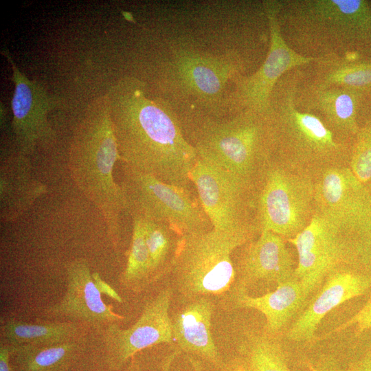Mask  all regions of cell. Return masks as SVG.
Returning <instances> with one entry per match:
<instances>
[{
  "label": "cell",
  "instance_id": "f1b7e54d",
  "mask_svg": "<svg viewBox=\"0 0 371 371\" xmlns=\"http://www.w3.org/2000/svg\"><path fill=\"white\" fill-rule=\"evenodd\" d=\"M348 166L371 196V120L355 138Z\"/></svg>",
  "mask_w": 371,
  "mask_h": 371
},
{
  "label": "cell",
  "instance_id": "ba28073f",
  "mask_svg": "<svg viewBox=\"0 0 371 371\" xmlns=\"http://www.w3.org/2000/svg\"><path fill=\"white\" fill-rule=\"evenodd\" d=\"M262 231L284 239L297 236L315 215L314 179L273 160L259 188Z\"/></svg>",
  "mask_w": 371,
  "mask_h": 371
},
{
  "label": "cell",
  "instance_id": "8d00e7d4",
  "mask_svg": "<svg viewBox=\"0 0 371 371\" xmlns=\"http://www.w3.org/2000/svg\"><path fill=\"white\" fill-rule=\"evenodd\" d=\"M311 370L312 371H347L330 361L324 362L316 367H312Z\"/></svg>",
  "mask_w": 371,
  "mask_h": 371
},
{
  "label": "cell",
  "instance_id": "f546056e",
  "mask_svg": "<svg viewBox=\"0 0 371 371\" xmlns=\"http://www.w3.org/2000/svg\"><path fill=\"white\" fill-rule=\"evenodd\" d=\"M352 265L355 268L371 275V218L350 234Z\"/></svg>",
  "mask_w": 371,
  "mask_h": 371
},
{
  "label": "cell",
  "instance_id": "7c38bea8",
  "mask_svg": "<svg viewBox=\"0 0 371 371\" xmlns=\"http://www.w3.org/2000/svg\"><path fill=\"white\" fill-rule=\"evenodd\" d=\"M350 234L315 214L310 225L286 241L297 252L295 271L305 297L316 289L326 276L341 265H352Z\"/></svg>",
  "mask_w": 371,
  "mask_h": 371
},
{
  "label": "cell",
  "instance_id": "d6a6232c",
  "mask_svg": "<svg viewBox=\"0 0 371 371\" xmlns=\"http://www.w3.org/2000/svg\"><path fill=\"white\" fill-rule=\"evenodd\" d=\"M347 371H371V346L361 357L350 364Z\"/></svg>",
  "mask_w": 371,
  "mask_h": 371
},
{
  "label": "cell",
  "instance_id": "e575fe53",
  "mask_svg": "<svg viewBox=\"0 0 371 371\" xmlns=\"http://www.w3.org/2000/svg\"><path fill=\"white\" fill-rule=\"evenodd\" d=\"M10 351L7 344L1 342L0 346V371H11L10 363Z\"/></svg>",
  "mask_w": 371,
  "mask_h": 371
},
{
  "label": "cell",
  "instance_id": "6da1fadb",
  "mask_svg": "<svg viewBox=\"0 0 371 371\" xmlns=\"http://www.w3.org/2000/svg\"><path fill=\"white\" fill-rule=\"evenodd\" d=\"M120 159L156 179L189 191L199 156L172 106L146 95L144 83L124 78L108 96Z\"/></svg>",
  "mask_w": 371,
  "mask_h": 371
},
{
  "label": "cell",
  "instance_id": "cb8c5ba5",
  "mask_svg": "<svg viewBox=\"0 0 371 371\" xmlns=\"http://www.w3.org/2000/svg\"><path fill=\"white\" fill-rule=\"evenodd\" d=\"M78 326L71 321L28 323L14 318L1 322V335L8 346L52 345L76 339Z\"/></svg>",
  "mask_w": 371,
  "mask_h": 371
},
{
  "label": "cell",
  "instance_id": "484cf974",
  "mask_svg": "<svg viewBox=\"0 0 371 371\" xmlns=\"http://www.w3.org/2000/svg\"><path fill=\"white\" fill-rule=\"evenodd\" d=\"M239 352L253 371H291L277 336L265 330L247 332Z\"/></svg>",
  "mask_w": 371,
  "mask_h": 371
},
{
  "label": "cell",
  "instance_id": "5bb4252c",
  "mask_svg": "<svg viewBox=\"0 0 371 371\" xmlns=\"http://www.w3.org/2000/svg\"><path fill=\"white\" fill-rule=\"evenodd\" d=\"M3 52L10 63L14 83L12 126L17 151L29 155L38 146H47L54 140L47 113L55 102L41 85L21 73L8 52Z\"/></svg>",
  "mask_w": 371,
  "mask_h": 371
},
{
  "label": "cell",
  "instance_id": "603a6c76",
  "mask_svg": "<svg viewBox=\"0 0 371 371\" xmlns=\"http://www.w3.org/2000/svg\"><path fill=\"white\" fill-rule=\"evenodd\" d=\"M359 95L358 91L337 87H318L316 93L327 126L339 137L352 142L360 128L357 120Z\"/></svg>",
  "mask_w": 371,
  "mask_h": 371
},
{
  "label": "cell",
  "instance_id": "7402d4cb",
  "mask_svg": "<svg viewBox=\"0 0 371 371\" xmlns=\"http://www.w3.org/2000/svg\"><path fill=\"white\" fill-rule=\"evenodd\" d=\"M9 347L11 371H82L85 346L76 339L52 345Z\"/></svg>",
  "mask_w": 371,
  "mask_h": 371
},
{
  "label": "cell",
  "instance_id": "4fadbf2b",
  "mask_svg": "<svg viewBox=\"0 0 371 371\" xmlns=\"http://www.w3.org/2000/svg\"><path fill=\"white\" fill-rule=\"evenodd\" d=\"M314 183L315 214L350 234L371 218V196L348 166L328 168Z\"/></svg>",
  "mask_w": 371,
  "mask_h": 371
},
{
  "label": "cell",
  "instance_id": "4316f807",
  "mask_svg": "<svg viewBox=\"0 0 371 371\" xmlns=\"http://www.w3.org/2000/svg\"><path fill=\"white\" fill-rule=\"evenodd\" d=\"M131 216L133 225L131 245L122 281L128 289L139 291L153 282L152 270L142 219L136 214Z\"/></svg>",
  "mask_w": 371,
  "mask_h": 371
},
{
  "label": "cell",
  "instance_id": "ffe728a7",
  "mask_svg": "<svg viewBox=\"0 0 371 371\" xmlns=\"http://www.w3.org/2000/svg\"><path fill=\"white\" fill-rule=\"evenodd\" d=\"M0 182V214L4 222L20 217L47 191L34 177L27 155L19 151L1 161Z\"/></svg>",
  "mask_w": 371,
  "mask_h": 371
},
{
  "label": "cell",
  "instance_id": "d590c367",
  "mask_svg": "<svg viewBox=\"0 0 371 371\" xmlns=\"http://www.w3.org/2000/svg\"><path fill=\"white\" fill-rule=\"evenodd\" d=\"M179 351L176 349L174 352L165 357L162 363V371H170V365L175 357L179 354ZM120 371H138V368L135 365L132 364L126 370H121Z\"/></svg>",
  "mask_w": 371,
  "mask_h": 371
},
{
  "label": "cell",
  "instance_id": "7a4b0ae2",
  "mask_svg": "<svg viewBox=\"0 0 371 371\" xmlns=\"http://www.w3.org/2000/svg\"><path fill=\"white\" fill-rule=\"evenodd\" d=\"M177 114L185 137L200 159L259 190L274 160L267 114L250 110L222 115L181 110Z\"/></svg>",
  "mask_w": 371,
  "mask_h": 371
},
{
  "label": "cell",
  "instance_id": "30bf717a",
  "mask_svg": "<svg viewBox=\"0 0 371 371\" xmlns=\"http://www.w3.org/2000/svg\"><path fill=\"white\" fill-rule=\"evenodd\" d=\"M282 7V3L276 1L265 3L270 32L269 52L255 73L236 80L229 99V112L250 110L267 114L273 88L281 76L293 67L317 60L316 58L298 54L285 41L279 20Z\"/></svg>",
  "mask_w": 371,
  "mask_h": 371
},
{
  "label": "cell",
  "instance_id": "83f0119b",
  "mask_svg": "<svg viewBox=\"0 0 371 371\" xmlns=\"http://www.w3.org/2000/svg\"><path fill=\"white\" fill-rule=\"evenodd\" d=\"M344 87L362 91L371 87V63L343 62L324 76L319 87Z\"/></svg>",
  "mask_w": 371,
  "mask_h": 371
},
{
  "label": "cell",
  "instance_id": "9a60e30c",
  "mask_svg": "<svg viewBox=\"0 0 371 371\" xmlns=\"http://www.w3.org/2000/svg\"><path fill=\"white\" fill-rule=\"evenodd\" d=\"M292 16L309 30L339 41L371 35V10L361 0H310L291 3Z\"/></svg>",
  "mask_w": 371,
  "mask_h": 371
},
{
  "label": "cell",
  "instance_id": "8992f818",
  "mask_svg": "<svg viewBox=\"0 0 371 371\" xmlns=\"http://www.w3.org/2000/svg\"><path fill=\"white\" fill-rule=\"evenodd\" d=\"M241 246L238 241L214 229L181 236L168 276L186 301L223 295L235 283L232 256Z\"/></svg>",
  "mask_w": 371,
  "mask_h": 371
},
{
  "label": "cell",
  "instance_id": "836d02e7",
  "mask_svg": "<svg viewBox=\"0 0 371 371\" xmlns=\"http://www.w3.org/2000/svg\"><path fill=\"white\" fill-rule=\"evenodd\" d=\"M93 277L96 281L101 291L113 298V300H116L118 302H122V300L120 297V296L117 293V292L110 286L106 282H105L102 278H100V275L94 272L92 273Z\"/></svg>",
  "mask_w": 371,
  "mask_h": 371
},
{
  "label": "cell",
  "instance_id": "8fae6325",
  "mask_svg": "<svg viewBox=\"0 0 371 371\" xmlns=\"http://www.w3.org/2000/svg\"><path fill=\"white\" fill-rule=\"evenodd\" d=\"M172 288H164L147 302L137 321L128 328L116 323L104 331L102 363L109 371H120L137 352L159 344H173L169 308Z\"/></svg>",
  "mask_w": 371,
  "mask_h": 371
},
{
  "label": "cell",
  "instance_id": "ac0fdd59",
  "mask_svg": "<svg viewBox=\"0 0 371 371\" xmlns=\"http://www.w3.org/2000/svg\"><path fill=\"white\" fill-rule=\"evenodd\" d=\"M67 289L59 302L50 306L47 313L69 321H81L95 327L123 320L113 306L102 298V292L84 258L69 262L66 268Z\"/></svg>",
  "mask_w": 371,
  "mask_h": 371
},
{
  "label": "cell",
  "instance_id": "d4e9b609",
  "mask_svg": "<svg viewBox=\"0 0 371 371\" xmlns=\"http://www.w3.org/2000/svg\"><path fill=\"white\" fill-rule=\"evenodd\" d=\"M139 216L143 221L153 282L168 275L181 236L165 223Z\"/></svg>",
  "mask_w": 371,
  "mask_h": 371
},
{
  "label": "cell",
  "instance_id": "d6986e66",
  "mask_svg": "<svg viewBox=\"0 0 371 371\" xmlns=\"http://www.w3.org/2000/svg\"><path fill=\"white\" fill-rule=\"evenodd\" d=\"M210 297H199L186 301L170 316L173 342L190 356H195L214 368L224 361L212 337L210 328L214 312Z\"/></svg>",
  "mask_w": 371,
  "mask_h": 371
},
{
  "label": "cell",
  "instance_id": "44dd1931",
  "mask_svg": "<svg viewBox=\"0 0 371 371\" xmlns=\"http://www.w3.org/2000/svg\"><path fill=\"white\" fill-rule=\"evenodd\" d=\"M232 297L237 307L254 308L262 313L266 318L264 330L274 336L284 329L307 299L295 275L278 284L275 291L263 295L252 297L245 291H235Z\"/></svg>",
  "mask_w": 371,
  "mask_h": 371
},
{
  "label": "cell",
  "instance_id": "1f68e13d",
  "mask_svg": "<svg viewBox=\"0 0 371 371\" xmlns=\"http://www.w3.org/2000/svg\"><path fill=\"white\" fill-rule=\"evenodd\" d=\"M214 368L216 371H253L242 357L224 361L221 366Z\"/></svg>",
  "mask_w": 371,
  "mask_h": 371
},
{
  "label": "cell",
  "instance_id": "5b68a950",
  "mask_svg": "<svg viewBox=\"0 0 371 371\" xmlns=\"http://www.w3.org/2000/svg\"><path fill=\"white\" fill-rule=\"evenodd\" d=\"M190 177L214 230L243 245L261 234L256 189L199 157Z\"/></svg>",
  "mask_w": 371,
  "mask_h": 371
},
{
  "label": "cell",
  "instance_id": "2e32d148",
  "mask_svg": "<svg viewBox=\"0 0 371 371\" xmlns=\"http://www.w3.org/2000/svg\"><path fill=\"white\" fill-rule=\"evenodd\" d=\"M371 289V275L350 265L333 269L307 307L297 317L286 331L291 341L308 342L325 315L344 302L367 293Z\"/></svg>",
  "mask_w": 371,
  "mask_h": 371
},
{
  "label": "cell",
  "instance_id": "4dcf8cb0",
  "mask_svg": "<svg viewBox=\"0 0 371 371\" xmlns=\"http://www.w3.org/2000/svg\"><path fill=\"white\" fill-rule=\"evenodd\" d=\"M350 326H355V335L357 337L361 335L366 330L371 329V295L360 311L346 322L330 332L329 334L341 331Z\"/></svg>",
  "mask_w": 371,
  "mask_h": 371
},
{
  "label": "cell",
  "instance_id": "9c48e42d",
  "mask_svg": "<svg viewBox=\"0 0 371 371\" xmlns=\"http://www.w3.org/2000/svg\"><path fill=\"white\" fill-rule=\"evenodd\" d=\"M170 52L166 63L168 80H173L186 96L196 98L201 104L199 111L223 114L218 104H222L227 113L225 88L240 68L235 56L189 47L182 42L172 45Z\"/></svg>",
  "mask_w": 371,
  "mask_h": 371
},
{
  "label": "cell",
  "instance_id": "52a82bcc",
  "mask_svg": "<svg viewBox=\"0 0 371 371\" xmlns=\"http://www.w3.org/2000/svg\"><path fill=\"white\" fill-rule=\"evenodd\" d=\"M120 186L125 210L131 215L165 223L180 236L213 229L194 192L164 183L124 163Z\"/></svg>",
  "mask_w": 371,
  "mask_h": 371
},
{
  "label": "cell",
  "instance_id": "e0dca14e",
  "mask_svg": "<svg viewBox=\"0 0 371 371\" xmlns=\"http://www.w3.org/2000/svg\"><path fill=\"white\" fill-rule=\"evenodd\" d=\"M286 240L269 230H264L255 240L243 246L236 262V281L233 291H245L259 282L277 284L295 276L296 267Z\"/></svg>",
  "mask_w": 371,
  "mask_h": 371
},
{
  "label": "cell",
  "instance_id": "3957f363",
  "mask_svg": "<svg viewBox=\"0 0 371 371\" xmlns=\"http://www.w3.org/2000/svg\"><path fill=\"white\" fill-rule=\"evenodd\" d=\"M118 159L109 100L103 97L91 104L74 131L69 166L77 187L102 214L115 245L120 239L121 214L126 211L120 186L113 176Z\"/></svg>",
  "mask_w": 371,
  "mask_h": 371
},
{
  "label": "cell",
  "instance_id": "277c9868",
  "mask_svg": "<svg viewBox=\"0 0 371 371\" xmlns=\"http://www.w3.org/2000/svg\"><path fill=\"white\" fill-rule=\"evenodd\" d=\"M267 115L277 162L313 179L328 168L349 165L353 142L339 137L315 115L298 111L291 91Z\"/></svg>",
  "mask_w": 371,
  "mask_h": 371
}]
</instances>
